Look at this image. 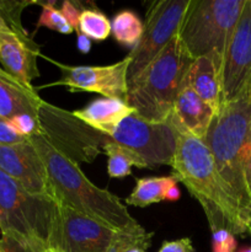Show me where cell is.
Here are the masks:
<instances>
[{
  "mask_svg": "<svg viewBox=\"0 0 251 252\" xmlns=\"http://www.w3.org/2000/svg\"><path fill=\"white\" fill-rule=\"evenodd\" d=\"M14 244H11V243H9V241H6V240H4V239H0V252H5V251H7V250H10V249H12L14 248ZM17 248V246H16ZM24 252V251H22Z\"/></svg>",
  "mask_w": 251,
  "mask_h": 252,
  "instance_id": "obj_32",
  "label": "cell"
},
{
  "mask_svg": "<svg viewBox=\"0 0 251 252\" xmlns=\"http://www.w3.org/2000/svg\"><path fill=\"white\" fill-rule=\"evenodd\" d=\"M187 80L192 90L218 113L221 106L220 69L211 57H201L193 59L187 71Z\"/></svg>",
  "mask_w": 251,
  "mask_h": 252,
  "instance_id": "obj_18",
  "label": "cell"
},
{
  "mask_svg": "<svg viewBox=\"0 0 251 252\" xmlns=\"http://www.w3.org/2000/svg\"><path fill=\"white\" fill-rule=\"evenodd\" d=\"M0 171L11 177L29 193L56 201L46 165L30 138L17 144L0 145Z\"/></svg>",
  "mask_w": 251,
  "mask_h": 252,
  "instance_id": "obj_13",
  "label": "cell"
},
{
  "mask_svg": "<svg viewBox=\"0 0 251 252\" xmlns=\"http://www.w3.org/2000/svg\"><path fill=\"white\" fill-rule=\"evenodd\" d=\"M38 56L39 47L27 32L10 27L0 11V63L4 70L31 85V81L39 76Z\"/></svg>",
  "mask_w": 251,
  "mask_h": 252,
  "instance_id": "obj_14",
  "label": "cell"
},
{
  "mask_svg": "<svg viewBox=\"0 0 251 252\" xmlns=\"http://www.w3.org/2000/svg\"><path fill=\"white\" fill-rule=\"evenodd\" d=\"M42 135L69 159L93 161L98 154L100 144H105L107 137L91 129L71 112H65L44 101L38 113Z\"/></svg>",
  "mask_w": 251,
  "mask_h": 252,
  "instance_id": "obj_8",
  "label": "cell"
},
{
  "mask_svg": "<svg viewBox=\"0 0 251 252\" xmlns=\"http://www.w3.org/2000/svg\"><path fill=\"white\" fill-rule=\"evenodd\" d=\"M238 241L235 235L225 229H218L212 233V252H235Z\"/></svg>",
  "mask_w": 251,
  "mask_h": 252,
  "instance_id": "obj_26",
  "label": "cell"
},
{
  "mask_svg": "<svg viewBox=\"0 0 251 252\" xmlns=\"http://www.w3.org/2000/svg\"><path fill=\"white\" fill-rule=\"evenodd\" d=\"M62 71L61 80L48 86H65L70 93H94L107 98L125 100L128 93L129 57L108 65H64L54 63Z\"/></svg>",
  "mask_w": 251,
  "mask_h": 252,
  "instance_id": "obj_12",
  "label": "cell"
},
{
  "mask_svg": "<svg viewBox=\"0 0 251 252\" xmlns=\"http://www.w3.org/2000/svg\"><path fill=\"white\" fill-rule=\"evenodd\" d=\"M108 139L133 150L148 169L171 164L176 150L177 137L169 121L153 122L133 113L125 118Z\"/></svg>",
  "mask_w": 251,
  "mask_h": 252,
  "instance_id": "obj_9",
  "label": "cell"
},
{
  "mask_svg": "<svg viewBox=\"0 0 251 252\" xmlns=\"http://www.w3.org/2000/svg\"><path fill=\"white\" fill-rule=\"evenodd\" d=\"M144 30L142 20L135 12L123 10L111 21V33L121 46L134 48L140 41Z\"/></svg>",
  "mask_w": 251,
  "mask_h": 252,
  "instance_id": "obj_21",
  "label": "cell"
},
{
  "mask_svg": "<svg viewBox=\"0 0 251 252\" xmlns=\"http://www.w3.org/2000/svg\"><path fill=\"white\" fill-rule=\"evenodd\" d=\"M153 235L154 234L148 233L144 228H142L132 234L117 252H147L152 245Z\"/></svg>",
  "mask_w": 251,
  "mask_h": 252,
  "instance_id": "obj_25",
  "label": "cell"
},
{
  "mask_svg": "<svg viewBox=\"0 0 251 252\" xmlns=\"http://www.w3.org/2000/svg\"><path fill=\"white\" fill-rule=\"evenodd\" d=\"M102 148L108 158L107 172L111 179H123L129 176L133 166L138 169H148L147 164L139 155L108 138Z\"/></svg>",
  "mask_w": 251,
  "mask_h": 252,
  "instance_id": "obj_20",
  "label": "cell"
},
{
  "mask_svg": "<svg viewBox=\"0 0 251 252\" xmlns=\"http://www.w3.org/2000/svg\"><path fill=\"white\" fill-rule=\"evenodd\" d=\"M174 176L143 177L138 179L132 193L126 198V204L132 207L145 208L150 204L165 201V194L170 187L177 185Z\"/></svg>",
  "mask_w": 251,
  "mask_h": 252,
  "instance_id": "obj_19",
  "label": "cell"
},
{
  "mask_svg": "<svg viewBox=\"0 0 251 252\" xmlns=\"http://www.w3.org/2000/svg\"><path fill=\"white\" fill-rule=\"evenodd\" d=\"M71 113L84 125L108 138L125 118L135 112L125 100L101 97Z\"/></svg>",
  "mask_w": 251,
  "mask_h": 252,
  "instance_id": "obj_17",
  "label": "cell"
},
{
  "mask_svg": "<svg viewBox=\"0 0 251 252\" xmlns=\"http://www.w3.org/2000/svg\"><path fill=\"white\" fill-rule=\"evenodd\" d=\"M5 252H22V250H20L19 248H16V246H14V248L10 249V250H7V251H5Z\"/></svg>",
  "mask_w": 251,
  "mask_h": 252,
  "instance_id": "obj_34",
  "label": "cell"
},
{
  "mask_svg": "<svg viewBox=\"0 0 251 252\" xmlns=\"http://www.w3.org/2000/svg\"><path fill=\"white\" fill-rule=\"evenodd\" d=\"M76 36H78V39H76V46H78V49L80 53L88 54L89 52L91 51V39L89 38L88 36L83 33L80 30H76Z\"/></svg>",
  "mask_w": 251,
  "mask_h": 252,
  "instance_id": "obj_30",
  "label": "cell"
},
{
  "mask_svg": "<svg viewBox=\"0 0 251 252\" xmlns=\"http://www.w3.org/2000/svg\"><path fill=\"white\" fill-rule=\"evenodd\" d=\"M246 0H191L179 37L192 59L211 57L221 69Z\"/></svg>",
  "mask_w": 251,
  "mask_h": 252,
  "instance_id": "obj_6",
  "label": "cell"
},
{
  "mask_svg": "<svg viewBox=\"0 0 251 252\" xmlns=\"http://www.w3.org/2000/svg\"><path fill=\"white\" fill-rule=\"evenodd\" d=\"M61 11L66 19V21L71 25L74 31L79 30V16H80V12L78 11L75 5L70 1H64L63 5H62Z\"/></svg>",
  "mask_w": 251,
  "mask_h": 252,
  "instance_id": "obj_29",
  "label": "cell"
},
{
  "mask_svg": "<svg viewBox=\"0 0 251 252\" xmlns=\"http://www.w3.org/2000/svg\"><path fill=\"white\" fill-rule=\"evenodd\" d=\"M43 103L33 86L22 83L0 68V117L9 121L25 113L38 117Z\"/></svg>",
  "mask_w": 251,
  "mask_h": 252,
  "instance_id": "obj_16",
  "label": "cell"
},
{
  "mask_svg": "<svg viewBox=\"0 0 251 252\" xmlns=\"http://www.w3.org/2000/svg\"><path fill=\"white\" fill-rule=\"evenodd\" d=\"M192 62L177 33L147 68L128 83L125 101L144 120L166 122Z\"/></svg>",
  "mask_w": 251,
  "mask_h": 252,
  "instance_id": "obj_5",
  "label": "cell"
},
{
  "mask_svg": "<svg viewBox=\"0 0 251 252\" xmlns=\"http://www.w3.org/2000/svg\"><path fill=\"white\" fill-rule=\"evenodd\" d=\"M221 103L251 91V0H246L220 69Z\"/></svg>",
  "mask_w": 251,
  "mask_h": 252,
  "instance_id": "obj_11",
  "label": "cell"
},
{
  "mask_svg": "<svg viewBox=\"0 0 251 252\" xmlns=\"http://www.w3.org/2000/svg\"><path fill=\"white\" fill-rule=\"evenodd\" d=\"M171 126L177 137L176 150L170 164L172 176L184 184L189 194L201 204L212 233L225 229L235 236L249 234L251 218L221 179L206 143L174 123Z\"/></svg>",
  "mask_w": 251,
  "mask_h": 252,
  "instance_id": "obj_1",
  "label": "cell"
},
{
  "mask_svg": "<svg viewBox=\"0 0 251 252\" xmlns=\"http://www.w3.org/2000/svg\"><path fill=\"white\" fill-rule=\"evenodd\" d=\"M79 30L96 42H102L111 34V21L98 10L85 9L79 16Z\"/></svg>",
  "mask_w": 251,
  "mask_h": 252,
  "instance_id": "obj_22",
  "label": "cell"
},
{
  "mask_svg": "<svg viewBox=\"0 0 251 252\" xmlns=\"http://www.w3.org/2000/svg\"><path fill=\"white\" fill-rule=\"evenodd\" d=\"M249 234L251 235V224H250V228H249Z\"/></svg>",
  "mask_w": 251,
  "mask_h": 252,
  "instance_id": "obj_36",
  "label": "cell"
},
{
  "mask_svg": "<svg viewBox=\"0 0 251 252\" xmlns=\"http://www.w3.org/2000/svg\"><path fill=\"white\" fill-rule=\"evenodd\" d=\"M203 142L234 198L251 218V91L221 103Z\"/></svg>",
  "mask_w": 251,
  "mask_h": 252,
  "instance_id": "obj_2",
  "label": "cell"
},
{
  "mask_svg": "<svg viewBox=\"0 0 251 252\" xmlns=\"http://www.w3.org/2000/svg\"><path fill=\"white\" fill-rule=\"evenodd\" d=\"M39 27H47L52 31H57L62 34H70L74 31L71 25L66 21L61 10L54 6V2H43L42 12L37 21L36 30Z\"/></svg>",
  "mask_w": 251,
  "mask_h": 252,
  "instance_id": "obj_23",
  "label": "cell"
},
{
  "mask_svg": "<svg viewBox=\"0 0 251 252\" xmlns=\"http://www.w3.org/2000/svg\"><path fill=\"white\" fill-rule=\"evenodd\" d=\"M25 140L26 138H22L12 129L9 121L0 117V145L17 144V143H22Z\"/></svg>",
  "mask_w": 251,
  "mask_h": 252,
  "instance_id": "obj_27",
  "label": "cell"
},
{
  "mask_svg": "<svg viewBox=\"0 0 251 252\" xmlns=\"http://www.w3.org/2000/svg\"><path fill=\"white\" fill-rule=\"evenodd\" d=\"M157 252H196L189 238H181L172 241H164Z\"/></svg>",
  "mask_w": 251,
  "mask_h": 252,
  "instance_id": "obj_28",
  "label": "cell"
},
{
  "mask_svg": "<svg viewBox=\"0 0 251 252\" xmlns=\"http://www.w3.org/2000/svg\"><path fill=\"white\" fill-rule=\"evenodd\" d=\"M43 252H64V251L62 250L61 248H54V246H52V248L46 249Z\"/></svg>",
  "mask_w": 251,
  "mask_h": 252,
  "instance_id": "obj_33",
  "label": "cell"
},
{
  "mask_svg": "<svg viewBox=\"0 0 251 252\" xmlns=\"http://www.w3.org/2000/svg\"><path fill=\"white\" fill-rule=\"evenodd\" d=\"M180 197H181V191L177 187V185L170 187L166 191V194H165V201L166 202H176L179 201Z\"/></svg>",
  "mask_w": 251,
  "mask_h": 252,
  "instance_id": "obj_31",
  "label": "cell"
},
{
  "mask_svg": "<svg viewBox=\"0 0 251 252\" xmlns=\"http://www.w3.org/2000/svg\"><path fill=\"white\" fill-rule=\"evenodd\" d=\"M239 252H251V246L250 248H244V249H241L240 251Z\"/></svg>",
  "mask_w": 251,
  "mask_h": 252,
  "instance_id": "obj_35",
  "label": "cell"
},
{
  "mask_svg": "<svg viewBox=\"0 0 251 252\" xmlns=\"http://www.w3.org/2000/svg\"><path fill=\"white\" fill-rule=\"evenodd\" d=\"M216 113L189 86L187 75L174 103L169 120L193 137L203 140Z\"/></svg>",
  "mask_w": 251,
  "mask_h": 252,
  "instance_id": "obj_15",
  "label": "cell"
},
{
  "mask_svg": "<svg viewBox=\"0 0 251 252\" xmlns=\"http://www.w3.org/2000/svg\"><path fill=\"white\" fill-rule=\"evenodd\" d=\"M0 233L24 252L58 248V203L49 197L29 193L0 171Z\"/></svg>",
  "mask_w": 251,
  "mask_h": 252,
  "instance_id": "obj_4",
  "label": "cell"
},
{
  "mask_svg": "<svg viewBox=\"0 0 251 252\" xmlns=\"http://www.w3.org/2000/svg\"><path fill=\"white\" fill-rule=\"evenodd\" d=\"M30 140L43 159L56 201L117 230L139 226L117 196L94 185L78 162L57 150L43 135L36 134L30 137Z\"/></svg>",
  "mask_w": 251,
  "mask_h": 252,
  "instance_id": "obj_3",
  "label": "cell"
},
{
  "mask_svg": "<svg viewBox=\"0 0 251 252\" xmlns=\"http://www.w3.org/2000/svg\"><path fill=\"white\" fill-rule=\"evenodd\" d=\"M9 123L17 134L21 135L22 138H26V139L36 134H42V128L38 117H34L32 115H27V113L17 115L10 118Z\"/></svg>",
  "mask_w": 251,
  "mask_h": 252,
  "instance_id": "obj_24",
  "label": "cell"
},
{
  "mask_svg": "<svg viewBox=\"0 0 251 252\" xmlns=\"http://www.w3.org/2000/svg\"><path fill=\"white\" fill-rule=\"evenodd\" d=\"M59 207L58 248L64 252H117L126 240L143 226L129 230L100 223L57 201Z\"/></svg>",
  "mask_w": 251,
  "mask_h": 252,
  "instance_id": "obj_10",
  "label": "cell"
},
{
  "mask_svg": "<svg viewBox=\"0 0 251 252\" xmlns=\"http://www.w3.org/2000/svg\"><path fill=\"white\" fill-rule=\"evenodd\" d=\"M189 4L191 0H157L149 5L142 38L128 54V83L142 73L179 33Z\"/></svg>",
  "mask_w": 251,
  "mask_h": 252,
  "instance_id": "obj_7",
  "label": "cell"
}]
</instances>
